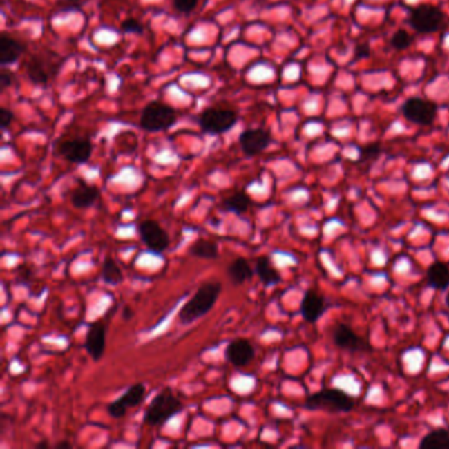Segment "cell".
I'll use <instances>...</instances> for the list:
<instances>
[{
    "label": "cell",
    "instance_id": "cell-1",
    "mask_svg": "<svg viewBox=\"0 0 449 449\" xmlns=\"http://www.w3.org/2000/svg\"><path fill=\"white\" fill-rule=\"evenodd\" d=\"M222 283L218 281L204 282L193 298L183 306L178 321L182 325L194 323L202 316L207 315L213 309L219 295L222 293Z\"/></svg>",
    "mask_w": 449,
    "mask_h": 449
},
{
    "label": "cell",
    "instance_id": "cell-2",
    "mask_svg": "<svg viewBox=\"0 0 449 449\" xmlns=\"http://www.w3.org/2000/svg\"><path fill=\"white\" fill-rule=\"evenodd\" d=\"M182 411V402L173 393L170 388H165L155 395L149 403L144 415V423L149 427H158Z\"/></svg>",
    "mask_w": 449,
    "mask_h": 449
},
{
    "label": "cell",
    "instance_id": "cell-3",
    "mask_svg": "<svg viewBox=\"0 0 449 449\" xmlns=\"http://www.w3.org/2000/svg\"><path fill=\"white\" fill-rule=\"evenodd\" d=\"M305 406L307 410L350 412L354 408V401L340 389H323L309 395Z\"/></svg>",
    "mask_w": 449,
    "mask_h": 449
},
{
    "label": "cell",
    "instance_id": "cell-4",
    "mask_svg": "<svg viewBox=\"0 0 449 449\" xmlns=\"http://www.w3.org/2000/svg\"><path fill=\"white\" fill-rule=\"evenodd\" d=\"M177 123V113L161 102L149 103L141 113L140 126L148 132L165 131Z\"/></svg>",
    "mask_w": 449,
    "mask_h": 449
},
{
    "label": "cell",
    "instance_id": "cell-5",
    "mask_svg": "<svg viewBox=\"0 0 449 449\" xmlns=\"http://www.w3.org/2000/svg\"><path fill=\"white\" fill-rule=\"evenodd\" d=\"M238 123V113L227 108H207L199 116V124L203 132L220 135L228 132Z\"/></svg>",
    "mask_w": 449,
    "mask_h": 449
},
{
    "label": "cell",
    "instance_id": "cell-6",
    "mask_svg": "<svg viewBox=\"0 0 449 449\" xmlns=\"http://www.w3.org/2000/svg\"><path fill=\"white\" fill-rule=\"evenodd\" d=\"M410 23L419 33H432L444 23V14L432 4H421L410 15Z\"/></svg>",
    "mask_w": 449,
    "mask_h": 449
},
{
    "label": "cell",
    "instance_id": "cell-7",
    "mask_svg": "<svg viewBox=\"0 0 449 449\" xmlns=\"http://www.w3.org/2000/svg\"><path fill=\"white\" fill-rule=\"evenodd\" d=\"M436 113L437 107L435 103L428 99L411 98L403 104V115L406 119L419 126L432 124Z\"/></svg>",
    "mask_w": 449,
    "mask_h": 449
},
{
    "label": "cell",
    "instance_id": "cell-8",
    "mask_svg": "<svg viewBox=\"0 0 449 449\" xmlns=\"http://www.w3.org/2000/svg\"><path fill=\"white\" fill-rule=\"evenodd\" d=\"M140 239L149 251L155 253L165 252L168 249L170 239L168 232L155 220H144L139 225Z\"/></svg>",
    "mask_w": 449,
    "mask_h": 449
},
{
    "label": "cell",
    "instance_id": "cell-9",
    "mask_svg": "<svg viewBox=\"0 0 449 449\" xmlns=\"http://www.w3.org/2000/svg\"><path fill=\"white\" fill-rule=\"evenodd\" d=\"M59 69V64H55L52 58L45 56L32 57L27 66L29 79L35 84H46L52 77H55Z\"/></svg>",
    "mask_w": 449,
    "mask_h": 449
},
{
    "label": "cell",
    "instance_id": "cell-10",
    "mask_svg": "<svg viewBox=\"0 0 449 449\" xmlns=\"http://www.w3.org/2000/svg\"><path fill=\"white\" fill-rule=\"evenodd\" d=\"M239 142L242 152L252 157L262 153L271 142V137L270 133L262 128L247 129L240 135Z\"/></svg>",
    "mask_w": 449,
    "mask_h": 449
},
{
    "label": "cell",
    "instance_id": "cell-11",
    "mask_svg": "<svg viewBox=\"0 0 449 449\" xmlns=\"http://www.w3.org/2000/svg\"><path fill=\"white\" fill-rule=\"evenodd\" d=\"M332 340L336 347L345 351H365L366 348H369L365 340L359 336L347 324L338 323L334 327Z\"/></svg>",
    "mask_w": 449,
    "mask_h": 449
},
{
    "label": "cell",
    "instance_id": "cell-12",
    "mask_svg": "<svg viewBox=\"0 0 449 449\" xmlns=\"http://www.w3.org/2000/svg\"><path fill=\"white\" fill-rule=\"evenodd\" d=\"M225 360L236 367L247 366L254 359V348L248 338H235L225 348Z\"/></svg>",
    "mask_w": 449,
    "mask_h": 449
},
{
    "label": "cell",
    "instance_id": "cell-13",
    "mask_svg": "<svg viewBox=\"0 0 449 449\" xmlns=\"http://www.w3.org/2000/svg\"><path fill=\"white\" fill-rule=\"evenodd\" d=\"M59 153L73 164H86L93 155V144L87 139L64 141L59 145Z\"/></svg>",
    "mask_w": 449,
    "mask_h": 449
},
{
    "label": "cell",
    "instance_id": "cell-14",
    "mask_svg": "<svg viewBox=\"0 0 449 449\" xmlns=\"http://www.w3.org/2000/svg\"><path fill=\"white\" fill-rule=\"evenodd\" d=\"M106 324L97 322L90 325L86 334L84 348L94 361H99L106 351Z\"/></svg>",
    "mask_w": 449,
    "mask_h": 449
},
{
    "label": "cell",
    "instance_id": "cell-15",
    "mask_svg": "<svg viewBox=\"0 0 449 449\" xmlns=\"http://www.w3.org/2000/svg\"><path fill=\"white\" fill-rule=\"evenodd\" d=\"M327 309V302L323 295L318 294L315 292H307L300 303V314L303 319L309 323L318 322L324 311Z\"/></svg>",
    "mask_w": 449,
    "mask_h": 449
},
{
    "label": "cell",
    "instance_id": "cell-16",
    "mask_svg": "<svg viewBox=\"0 0 449 449\" xmlns=\"http://www.w3.org/2000/svg\"><path fill=\"white\" fill-rule=\"evenodd\" d=\"M26 52V45L7 35L0 36V65H11Z\"/></svg>",
    "mask_w": 449,
    "mask_h": 449
},
{
    "label": "cell",
    "instance_id": "cell-17",
    "mask_svg": "<svg viewBox=\"0 0 449 449\" xmlns=\"http://www.w3.org/2000/svg\"><path fill=\"white\" fill-rule=\"evenodd\" d=\"M100 191L98 187L90 184H81L71 194V203L77 209H87L91 207L98 200Z\"/></svg>",
    "mask_w": 449,
    "mask_h": 449
},
{
    "label": "cell",
    "instance_id": "cell-18",
    "mask_svg": "<svg viewBox=\"0 0 449 449\" xmlns=\"http://www.w3.org/2000/svg\"><path fill=\"white\" fill-rule=\"evenodd\" d=\"M427 283L430 287L444 292L449 287V267L443 262H434L427 270Z\"/></svg>",
    "mask_w": 449,
    "mask_h": 449
},
{
    "label": "cell",
    "instance_id": "cell-19",
    "mask_svg": "<svg viewBox=\"0 0 449 449\" xmlns=\"http://www.w3.org/2000/svg\"><path fill=\"white\" fill-rule=\"evenodd\" d=\"M253 273H254V270L245 258H236L227 267V276H228L229 281L236 286L251 280Z\"/></svg>",
    "mask_w": 449,
    "mask_h": 449
},
{
    "label": "cell",
    "instance_id": "cell-20",
    "mask_svg": "<svg viewBox=\"0 0 449 449\" xmlns=\"http://www.w3.org/2000/svg\"><path fill=\"white\" fill-rule=\"evenodd\" d=\"M254 271L258 276L260 281L262 282L265 286H273L281 282V274L278 273V270L271 265L270 258L267 256L260 257L256 261V267H254Z\"/></svg>",
    "mask_w": 449,
    "mask_h": 449
},
{
    "label": "cell",
    "instance_id": "cell-21",
    "mask_svg": "<svg viewBox=\"0 0 449 449\" xmlns=\"http://www.w3.org/2000/svg\"><path fill=\"white\" fill-rule=\"evenodd\" d=\"M251 203L252 200L245 191H238L231 197L225 198L220 204V209L228 212H233L236 215H241L248 210Z\"/></svg>",
    "mask_w": 449,
    "mask_h": 449
},
{
    "label": "cell",
    "instance_id": "cell-22",
    "mask_svg": "<svg viewBox=\"0 0 449 449\" xmlns=\"http://www.w3.org/2000/svg\"><path fill=\"white\" fill-rule=\"evenodd\" d=\"M190 254L194 256V257H198V258L215 260L219 256V248H218L216 242L210 241V240H197L190 247Z\"/></svg>",
    "mask_w": 449,
    "mask_h": 449
},
{
    "label": "cell",
    "instance_id": "cell-23",
    "mask_svg": "<svg viewBox=\"0 0 449 449\" xmlns=\"http://www.w3.org/2000/svg\"><path fill=\"white\" fill-rule=\"evenodd\" d=\"M421 449H448L449 432L447 430H436L424 436L419 443Z\"/></svg>",
    "mask_w": 449,
    "mask_h": 449
},
{
    "label": "cell",
    "instance_id": "cell-24",
    "mask_svg": "<svg viewBox=\"0 0 449 449\" xmlns=\"http://www.w3.org/2000/svg\"><path fill=\"white\" fill-rule=\"evenodd\" d=\"M145 394H146V389L144 386V383H135L132 385L126 393L123 394L119 401L126 406V408H136L140 406L141 403L145 399Z\"/></svg>",
    "mask_w": 449,
    "mask_h": 449
},
{
    "label": "cell",
    "instance_id": "cell-25",
    "mask_svg": "<svg viewBox=\"0 0 449 449\" xmlns=\"http://www.w3.org/2000/svg\"><path fill=\"white\" fill-rule=\"evenodd\" d=\"M102 277H103V281L110 283V285H119L120 282L123 281V273L113 258H107L103 262Z\"/></svg>",
    "mask_w": 449,
    "mask_h": 449
},
{
    "label": "cell",
    "instance_id": "cell-26",
    "mask_svg": "<svg viewBox=\"0 0 449 449\" xmlns=\"http://www.w3.org/2000/svg\"><path fill=\"white\" fill-rule=\"evenodd\" d=\"M411 42H412V36L402 29L398 30L392 37V45L398 50L408 49V46L411 45Z\"/></svg>",
    "mask_w": 449,
    "mask_h": 449
},
{
    "label": "cell",
    "instance_id": "cell-27",
    "mask_svg": "<svg viewBox=\"0 0 449 449\" xmlns=\"http://www.w3.org/2000/svg\"><path fill=\"white\" fill-rule=\"evenodd\" d=\"M107 412L115 419H119V418H123L126 415V408L119 399H115L113 402H111L107 406Z\"/></svg>",
    "mask_w": 449,
    "mask_h": 449
},
{
    "label": "cell",
    "instance_id": "cell-28",
    "mask_svg": "<svg viewBox=\"0 0 449 449\" xmlns=\"http://www.w3.org/2000/svg\"><path fill=\"white\" fill-rule=\"evenodd\" d=\"M173 3L175 10L183 14L191 12L198 6V0H173Z\"/></svg>",
    "mask_w": 449,
    "mask_h": 449
},
{
    "label": "cell",
    "instance_id": "cell-29",
    "mask_svg": "<svg viewBox=\"0 0 449 449\" xmlns=\"http://www.w3.org/2000/svg\"><path fill=\"white\" fill-rule=\"evenodd\" d=\"M122 29L126 33H142L144 27L139 20L136 19H126V21L122 24Z\"/></svg>",
    "mask_w": 449,
    "mask_h": 449
},
{
    "label": "cell",
    "instance_id": "cell-30",
    "mask_svg": "<svg viewBox=\"0 0 449 449\" xmlns=\"http://www.w3.org/2000/svg\"><path fill=\"white\" fill-rule=\"evenodd\" d=\"M57 3L62 7L64 11H77L82 8V0H57Z\"/></svg>",
    "mask_w": 449,
    "mask_h": 449
},
{
    "label": "cell",
    "instance_id": "cell-31",
    "mask_svg": "<svg viewBox=\"0 0 449 449\" xmlns=\"http://www.w3.org/2000/svg\"><path fill=\"white\" fill-rule=\"evenodd\" d=\"M14 120V113L7 108H0V126L4 129L11 124Z\"/></svg>",
    "mask_w": 449,
    "mask_h": 449
},
{
    "label": "cell",
    "instance_id": "cell-32",
    "mask_svg": "<svg viewBox=\"0 0 449 449\" xmlns=\"http://www.w3.org/2000/svg\"><path fill=\"white\" fill-rule=\"evenodd\" d=\"M12 79H14V77H12L11 71H1V74H0V86H1V88L10 87L12 84Z\"/></svg>",
    "mask_w": 449,
    "mask_h": 449
},
{
    "label": "cell",
    "instance_id": "cell-33",
    "mask_svg": "<svg viewBox=\"0 0 449 449\" xmlns=\"http://www.w3.org/2000/svg\"><path fill=\"white\" fill-rule=\"evenodd\" d=\"M57 449H70L71 448V444L70 443H68V441H59L58 444L56 446Z\"/></svg>",
    "mask_w": 449,
    "mask_h": 449
},
{
    "label": "cell",
    "instance_id": "cell-34",
    "mask_svg": "<svg viewBox=\"0 0 449 449\" xmlns=\"http://www.w3.org/2000/svg\"><path fill=\"white\" fill-rule=\"evenodd\" d=\"M132 316H133V312L131 311V309H129V307H126V309H124V312H123V318H124V319H126V321H129Z\"/></svg>",
    "mask_w": 449,
    "mask_h": 449
},
{
    "label": "cell",
    "instance_id": "cell-35",
    "mask_svg": "<svg viewBox=\"0 0 449 449\" xmlns=\"http://www.w3.org/2000/svg\"><path fill=\"white\" fill-rule=\"evenodd\" d=\"M36 448H42V449L49 448V444H48L46 441H41V443H39V444L36 446Z\"/></svg>",
    "mask_w": 449,
    "mask_h": 449
},
{
    "label": "cell",
    "instance_id": "cell-36",
    "mask_svg": "<svg viewBox=\"0 0 449 449\" xmlns=\"http://www.w3.org/2000/svg\"><path fill=\"white\" fill-rule=\"evenodd\" d=\"M446 305L448 306V309H449V293L448 295H447V298H446Z\"/></svg>",
    "mask_w": 449,
    "mask_h": 449
}]
</instances>
